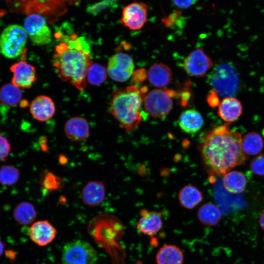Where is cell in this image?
Wrapping results in <instances>:
<instances>
[{"instance_id":"cell-35","label":"cell","mask_w":264,"mask_h":264,"mask_svg":"<svg viewBox=\"0 0 264 264\" xmlns=\"http://www.w3.org/2000/svg\"><path fill=\"white\" fill-rule=\"evenodd\" d=\"M180 11H176L171 13L166 18L162 20L163 22L167 27H170L175 24L179 18L181 17Z\"/></svg>"},{"instance_id":"cell-16","label":"cell","mask_w":264,"mask_h":264,"mask_svg":"<svg viewBox=\"0 0 264 264\" xmlns=\"http://www.w3.org/2000/svg\"><path fill=\"white\" fill-rule=\"evenodd\" d=\"M64 132L66 136L74 141H82L90 135L88 121L80 116L73 117L67 120L64 126Z\"/></svg>"},{"instance_id":"cell-28","label":"cell","mask_w":264,"mask_h":264,"mask_svg":"<svg viewBox=\"0 0 264 264\" xmlns=\"http://www.w3.org/2000/svg\"><path fill=\"white\" fill-rule=\"evenodd\" d=\"M22 98V91L12 84H5L0 88V102L5 106H16Z\"/></svg>"},{"instance_id":"cell-31","label":"cell","mask_w":264,"mask_h":264,"mask_svg":"<svg viewBox=\"0 0 264 264\" xmlns=\"http://www.w3.org/2000/svg\"><path fill=\"white\" fill-rule=\"evenodd\" d=\"M41 185L48 191L59 189L63 186L61 179L53 174L48 172L40 178Z\"/></svg>"},{"instance_id":"cell-14","label":"cell","mask_w":264,"mask_h":264,"mask_svg":"<svg viewBox=\"0 0 264 264\" xmlns=\"http://www.w3.org/2000/svg\"><path fill=\"white\" fill-rule=\"evenodd\" d=\"M29 237L36 244L44 246L51 243L55 238L57 231L47 220L34 222L29 229Z\"/></svg>"},{"instance_id":"cell-4","label":"cell","mask_w":264,"mask_h":264,"mask_svg":"<svg viewBox=\"0 0 264 264\" xmlns=\"http://www.w3.org/2000/svg\"><path fill=\"white\" fill-rule=\"evenodd\" d=\"M65 0H14L16 10L29 15L38 14L53 22L67 10Z\"/></svg>"},{"instance_id":"cell-34","label":"cell","mask_w":264,"mask_h":264,"mask_svg":"<svg viewBox=\"0 0 264 264\" xmlns=\"http://www.w3.org/2000/svg\"><path fill=\"white\" fill-rule=\"evenodd\" d=\"M11 146L8 139L0 132V161H6Z\"/></svg>"},{"instance_id":"cell-13","label":"cell","mask_w":264,"mask_h":264,"mask_svg":"<svg viewBox=\"0 0 264 264\" xmlns=\"http://www.w3.org/2000/svg\"><path fill=\"white\" fill-rule=\"evenodd\" d=\"M10 70L13 74L12 84L19 88H30L36 81L35 68L26 61H21L13 64Z\"/></svg>"},{"instance_id":"cell-15","label":"cell","mask_w":264,"mask_h":264,"mask_svg":"<svg viewBox=\"0 0 264 264\" xmlns=\"http://www.w3.org/2000/svg\"><path fill=\"white\" fill-rule=\"evenodd\" d=\"M140 218L137 224L138 231L145 235L153 236L163 226L161 212L142 209L139 212Z\"/></svg>"},{"instance_id":"cell-33","label":"cell","mask_w":264,"mask_h":264,"mask_svg":"<svg viewBox=\"0 0 264 264\" xmlns=\"http://www.w3.org/2000/svg\"><path fill=\"white\" fill-rule=\"evenodd\" d=\"M250 169L252 172L257 175L264 176V154L257 155L251 160Z\"/></svg>"},{"instance_id":"cell-29","label":"cell","mask_w":264,"mask_h":264,"mask_svg":"<svg viewBox=\"0 0 264 264\" xmlns=\"http://www.w3.org/2000/svg\"><path fill=\"white\" fill-rule=\"evenodd\" d=\"M107 70L103 66L92 63L87 74V80L90 84L98 86L103 83L106 79Z\"/></svg>"},{"instance_id":"cell-25","label":"cell","mask_w":264,"mask_h":264,"mask_svg":"<svg viewBox=\"0 0 264 264\" xmlns=\"http://www.w3.org/2000/svg\"><path fill=\"white\" fill-rule=\"evenodd\" d=\"M37 211L33 204L28 201H22L14 208L13 217L20 225H27L32 223L37 217Z\"/></svg>"},{"instance_id":"cell-12","label":"cell","mask_w":264,"mask_h":264,"mask_svg":"<svg viewBox=\"0 0 264 264\" xmlns=\"http://www.w3.org/2000/svg\"><path fill=\"white\" fill-rule=\"evenodd\" d=\"M148 6L142 2H134L123 10L120 23L132 30L141 29L147 21Z\"/></svg>"},{"instance_id":"cell-10","label":"cell","mask_w":264,"mask_h":264,"mask_svg":"<svg viewBox=\"0 0 264 264\" xmlns=\"http://www.w3.org/2000/svg\"><path fill=\"white\" fill-rule=\"evenodd\" d=\"M134 64L132 58L125 53H117L109 59L107 72L113 80L124 82L128 80L133 73Z\"/></svg>"},{"instance_id":"cell-41","label":"cell","mask_w":264,"mask_h":264,"mask_svg":"<svg viewBox=\"0 0 264 264\" xmlns=\"http://www.w3.org/2000/svg\"><path fill=\"white\" fill-rule=\"evenodd\" d=\"M28 105V103L26 100H21L20 103V106L22 108H24Z\"/></svg>"},{"instance_id":"cell-23","label":"cell","mask_w":264,"mask_h":264,"mask_svg":"<svg viewBox=\"0 0 264 264\" xmlns=\"http://www.w3.org/2000/svg\"><path fill=\"white\" fill-rule=\"evenodd\" d=\"M246 178L244 175L238 171H230L223 175L222 184L224 188L232 194H241L245 189Z\"/></svg>"},{"instance_id":"cell-21","label":"cell","mask_w":264,"mask_h":264,"mask_svg":"<svg viewBox=\"0 0 264 264\" xmlns=\"http://www.w3.org/2000/svg\"><path fill=\"white\" fill-rule=\"evenodd\" d=\"M148 78L153 86L156 88L164 87L171 81L172 72L167 65L162 63H155L148 70Z\"/></svg>"},{"instance_id":"cell-38","label":"cell","mask_w":264,"mask_h":264,"mask_svg":"<svg viewBox=\"0 0 264 264\" xmlns=\"http://www.w3.org/2000/svg\"><path fill=\"white\" fill-rule=\"evenodd\" d=\"M259 222L261 228L264 231V211L261 215Z\"/></svg>"},{"instance_id":"cell-24","label":"cell","mask_w":264,"mask_h":264,"mask_svg":"<svg viewBox=\"0 0 264 264\" xmlns=\"http://www.w3.org/2000/svg\"><path fill=\"white\" fill-rule=\"evenodd\" d=\"M197 215L198 220L202 224L213 226L219 223L222 214L216 205L211 202H207L198 208Z\"/></svg>"},{"instance_id":"cell-37","label":"cell","mask_w":264,"mask_h":264,"mask_svg":"<svg viewBox=\"0 0 264 264\" xmlns=\"http://www.w3.org/2000/svg\"><path fill=\"white\" fill-rule=\"evenodd\" d=\"M197 0H172L174 4L181 9L188 8L195 4Z\"/></svg>"},{"instance_id":"cell-6","label":"cell","mask_w":264,"mask_h":264,"mask_svg":"<svg viewBox=\"0 0 264 264\" xmlns=\"http://www.w3.org/2000/svg\"><path fill=\"white\" fill-rule=\"evenodd\" d=\"M62 264H95L98 256L90 243L77 240L66 243L62 253Z\"/></svg>"},{"instance_id":"cell-42","label":"cell","mask_w":264,"mask_h":264,"mask_svg":"<svg viewBox=\"0 0 264 264\" xmlns=\"http://www.w3.org/2000/svg\"><path fill=\"white\" fill-rule=\"evenodd\" d=\"M135 264H140L139 263V262H138L137 263H136Z\"/></svg>"},{"instance_id":"cell-17","label":"cell","mask_w":264,"mask_h":264,"mask_svg":"<svg viewBox=\"0 0 264 264\" xmlns=\"http://www.w3.org/2000/svg\"><path fill=\"white\" fill-rule=\"evenodd\" d=\"M30 111L37 120L46 121L51 118L55 112V106L52 99L46 95L37 96L31 103Z\"/></svg>"},{"instance_id":"cell-39","label":"cell","mask_w":264,"mask_h":264,"mask_svg":"<svg viewBox=\"0 0 264 264\" xmlns=\"http://www.w3.org/2000/svg\"><path fill=\"white\" fill-rule=\"evenodd\" d=\"M66 2L71 5H77L79 3V0H65Z\"/></svg>"},{"instance_id":"cell-36","label":"cell","mask_w":264,"mask_h":264,"mask_svg":"<svg viewBox=\"0 0 264 264\" xmlns=\"http://www.w3.org/2000/svg\"><path fill=\"white\" fill-rule=\"evenodd\" d=\"M219 96L217 93L213 89H212L208 93L206 99L208 104L210 107L216 108L219 106L220 102Z\"/></svg>"},{"instance_id":"cell-7","label":"cell","mask_w":264,"mask_h":264,"mask_svg":"<svg viewBox=\"0 0 264 264\" xmlns=\"http://www.w3.org/2000/svg\"><path fill=\"white\" fill-rule=\"evenodd\" d=\"M176 92L171 89H154L143 97V106L151 116L161 118L168 115L173 108L172 98Z\"/></svg>"},{"instance_id":"cell-22","label":"cell","mask_w":264,"mask_h":264,"mask_svg":"<svg viewBox=\"0 0 264 264\" xmlns=\"http://www.w3.org/2000/svg\"><path fill=\"white\" fill-rule=\"evenodd\" d=\"M184 255L181 250L173 244L161 247L156 255L157 264H182Z\"/></svg>"},{"instance_id":"cell-26","label":"cell","mask_w":264,"mask_h":264,"mask_svg":"<svg viewBox=\"0 0 264 264\" xmlns=\"http://www.w3.org/2000/svg\"><path fill=\"white\" fill-rule=\"evenodd\" d=\"M178 198L183 207L187 209H192L202 201L203 196L198 188L192 185H187L179 191Z\"/></svg>"},{"instance_id":"cell-1","label":"cell","mask_w":264,"mask_h":264,"mask_svg":"<svg viewBox=\"0 0 264 264\" xmlns=\"http://www.w3.org/2000/svg\"><path fill=\"white\" fill-rule=\"evenodd\" d=\"M242 136L232 131L227 124L209 131L199 146L203 165L212 176H223L247 158L242 148Z\"/></svg>"},{"instance_id":"cell-30","label":"cell","mask_w":264,"mask_h":264,"mask_svg":"<svg viewBox=\"0 0 264 264\" xmlns=\"http://www.w3.org/2000/svg\"><path fill=\"white\" fill-rule=\"evenodd\" d=\"M20 172L18 168L11 165H2L0 168V184L3 186H12L18 181Z\"/></svg>"},{"instance_id":"cell-9","label":"cell","mask_w":264,"mask_h":264,"mask_svg":"<svg viewBox=\"0 0 264 264\" xmlns=\"http://www.w3.org/2000/svg\"><path fill=\"white\" fill-rule=\"evenodd\" d=\"M24 28L35 44L44 45L51 42V30L47 25L45 17L42 15H28L24 21Z\"/></svg>"},{"instance_id":"cell-19","label":"cell","mask_w":264,"mask_h":264,"mask_svg":"<svg viewBox=\"0 0 264 264\" xmlns=\"http://www.w3.org/2000/svg\"><path fill=\"white\" fill-rule=\"evenodd\" d=\"M242 112V107L241 102L232 96L224 97L218 106L219 116L227 123L236 121Z\"/></svg>"},{"instance_id":"cell-8","label":"cell","mask_w":264,"mask_h":264,"mask_svg":"<svg viewBox=\"0 0 264 264\" xmlns=\"http://www.w3.org/2000/svg\"><path fill=\"white\" fill-rule=\"evenodd\" d=\"M210 85L219 96L229 97L236 90L238 79L233 67L226 64L216 66L208 76Z\"/></svg>"},{"instance_id":"cell-11","label":"cell","mask_w":264,"mask_h":264,"mask_svg":"<svg viewBox=\"0 0 264 264\" xmlns=\"http://www.w3.org/2000/svg\"><path fill=\"white\" fill-rule=\"evenodd\" d=\"M213 63L210 57L201 48L191 52L183 62V69L187 74L196 77H204L212 67Z\"/></svg>"},{"instance_id":"cell-32","label":"cell","mask_w":264,"mask_h":264,"mask_svg":"<svg viewBox=\"0 0 264 264\" xmlns=\"http://www.w3.org/2000/svg\"><path fill=\"white\" fill-rule=\"evenodd\" d=\"M117 0H102L98 2L88 5L87 7L88 13L93 15H97L114 6Z\"/></svg>"},{"instance_id":"cell-5","label":"cell","mask_w":264,"mask_h":264,"mask_svg":"<svg viewBox=\"0 0 264 264\" xmlns=\"http://www.w3.org/2000/svg\"><path fill=\"white\" fill-rule=\"evenodd\" d=\"M27 34L24 28L18 24L6 27L0 35V50L5 57L16 58L24 51Z\"/></svg>"},{"instance_id":"cell-27","label":"cell","mask_w":264,"mask_h":264,"mask_svg":"<svg viewBox=\"0 0 264 264\" xmlns=\"http://www.w3.org/2000/svg\"><path fill=\"white\" fill-rule=\"evenodd\" d=\"M264 142L262 136L255 132H250L242 137V148L246 155L258 154L263 150Z\"/></svg>"},{"instance_id":"cell-20","label":"cell","mask_w":264,"mask_h":264,"mask_svg":"<svg viewBox=\"0 0 264 264\" xmlns=\"http://www.w3.org/2000/svg\"><path fill=\"white\" fill-rule=\"evenodd\" d=\"M204 124L201 114L197 110H187L180 114L178 119V126L185 133L193 134L198 132Z\"/></svg>"},{"instance_id":"cell-18","label":"cell","mask_w":264,"mask_h":264,"mask_svg":"<svg viewBox=\"0 0 264 264\" xmlns=\"http://www.w3.org/2000/svg\"><path fill=\"white\" fill-rule=\"evenodd\" d=\"M106 197V187L103 182L99 180H92L88 182L82 191L83 203L88 206L99 205Z\"/></svg>"},{"instance_id":"cell-3","label":"cell","mask_w":264,"mask_h":264,"mask_svg":"<svg viewBox=\"0 0 264 264\" xmlns=\"http://www.w3.org/2000/svg\"><path fill=\"white\" fill-rule=\"evenodd\" d=\"M142 101L141 92L137 86L118 88L112 92L109 111L121 128L131 131L141 121L140 109Z\"/></svg>"},{"instance_id":"cell-40","label":"cell","mask_w":264,"mask_h":264,"mask_svg":"<svg viewBox=\"0 0 264 264\" xmlns=\"http://www.w3.org/2000/svg\"><path fill=\"white\" fill-rule=\"evenodd\" d=\"M4 249V244L3 242L0 239V257L3 253Z\"/></svg>"},{"instance_id":"cell-2","label":"cell","mask_w":264,"mask_h":264,"mask_svg":"<svg viewBox=\"0 0 264 264\" xmlns=\"http://www.w3.org/2000/svg\"><path fill=\"white\" fill-rule=\"evenodd\" d=\"M55 48L52 65L57 75L79 91L86 88L88 68L92 63L90 47L84 37L75 33L64 37Z\"/></svg>"}]
</instances>
